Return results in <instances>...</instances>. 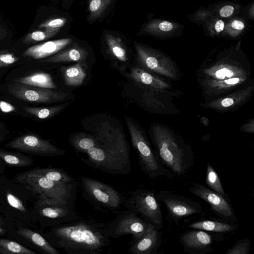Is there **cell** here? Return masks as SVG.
I'll return each mask as SVG.
<instances>
[{"label":"cell","instance_id":"cell-29","mask_svg":"<svg viewBox=\"0 0 254 254\" xmlns=\"http://www.w3.org/2000/svg\"><path fill=\"white\" fill-rule=\"evenodd\" d=\"M97 138L86 133H77L71 135L69 143L77 153L85 154L90 149L96 146Z\"/></svg>","mask_w":254,"mask_h":254},{"label":"cell","instance_id":"cell-1","mask_svg":"<svg viewBox=\"0 0 254 254\" xmlns=\"http://www.w3.org/2000/svg\"><path fill=\"white\" fill-rule=\"evenodd\" d=\"M53 246L68 254H100L110 245L107 224L94 219H77L53 227L48 234Z\"/></svg>","mask_w":254,"mask_h":254},{"label":"cell","instance_id":"cell-19","mask_svg":"<svg viewBox=\"0 0 254 254\" xmlns=\"http://www.w3.org/2000/svg\"><path fill=\"white\" fill-rule=\"evenodd\" d=\"M184 25L176 22L154 19L148 21L142 28V33L161 39H169L180 36Z\"/></svg>","mask_w":254,"mask_h":254},{"label":"cell","instance_id":"cell-31","mask_svg":"<svg viewBox=\"0 0 254 254\" xmlns=\"http://www.w3.org/2000/svg\"><path fill=\"white\" fill-rule=\"evenodd\" d=\"M69 105L68 102L45 107H25L24 110L29 114L40 119L52 117L63 111Z\"/></svg>","mask_w":254,"mask_h":254},{"label":"cell","instance_id":"cell-41","mask_svg":"<svg viewBox=\"0 0 254 254\" xmlns=\"http://www.w3.org/2000/svg\"><path fill=\"white\" fill-rule=\"evenodd\" d=\"M19 58L10 53L0 55V67L8 66L16 62Z\"/></svg>","mask_w":254,"mask_h":254},{"label":"cell","instance_id":"cell-44","mask_svg":"<svg viewBox=\"0 0 254 254\" xmlns=\"http://www.w3.org/2000/svg\"><path fill=\"white\" fill-rule=\"evenodd\" d=\"M0 110L4 113H11L16 110V108L10 103L1 100L0 101Z\"/></svg>","mask_w":254,"mask_h":254},{"label":"cell","instance_id":"cell-26","mask_svg":"<svg viewBox=\"0 0 254 254\" xmlns=\"http://www.w3.org/2000/svg\"><path fill=\"white\" fill-rule=\"evenodd\" d=\"M242 8L240 3L230 1L214 3L207 7L213 15L224 20L239 15Z\"/></svg>","mask_w":254,"mask_h":254},{"label":"cell","instance_id":"cell-27","mask_svg":"<svg viewBox=\"0 0 254 254\" xmlns=\"http://www.w3.org/2000/svg\"><path fill=\"white\" fill-rule=\"evenodd\" d=\"M248 19L239 15L226 20L221 37L235 39L244 34L248 28Z\"/></svg>","mask_w":254,"mask_h":254},{"label":"cell","instance_id":"cell-13","mask_svg":"<svg viewBox=\"0 0 254 254\" xmlns=\"http://www.w3.org/2000/svg\"><path fill=\"white\" fill-rule=\"evenodd\" d=\"M41 198L39 212L46 224L54 227L78 219L74 205L56 199Z\"/></svg>","mask_w":254,"mask_h":254},{"label":"cell","instance_id":"cell-14","mask_svg":"<svg viewBox=\"0 0 254 254\" xmlns=\"http://www.w3.org/2000/svg\"><path fill=\"white\" fill-rule=\"evenodd\" d=\"M189 191L208 203L211 210L221 219L232 223L237 221L232 206L226 197L196 183L192 184Z\"/></svg>","mask_w":254,"mask_h":254},{"label":"cell","instance_id":"cell-33","mask_svg":"<svg viewBox=\"0 0 254 254\" xmlns=\"http://www.w3.org/2000/svg\"><path fill=\"white\" fill-rule=\"evenodd\" d=\"M21 231V235L29 238L33 243L40 248V249L46 253L49 254H61L54 246L39 234L26 229H23Z\"/></svg>","mask_w":254,"mask_h":254},{"label":"cell","instance_id":"cell-8","mask_svg":"<svg viewBox=\"0 0 254 254\" xmlns=\"http://www.w3.org/2000/svg\"><path fill=\"white\" fill-rule=\"evenodd\" d=\"M26 183L39 193L41 198H50L74 205L77 183L56 182L44 177L29 174L25 178Z\"/></svg>","mask_w":254,"mask_h":254},{"label":"cell","instance_id":"cell-21","mask_svg":"<svg viewBox=\"0 0 254 254\" xmlns=\"http://www.w3.org/2000/svg\"><path fill=\"white\" fill-rule=\"evenodd\" d=\"M88 52L84 48L75 44L72 47L61 51L40 62L49 63H66L85 61L88 56Z\"/></svg>","mask_w":254,"mask_h":254},{"label":"cell","instance_id":"cell-30","mask_svg":"<svg viewBox=\"0 0 254 254\" xmlns=\"http://www.w3.org/2000/svg\"><path fill=\"white\" fill-rule=\"evenodd\" d=\"M30 174L44 177L56 182L72 183L75 179L67 172L59 168H42L31 172Z\"/></svg>","mask_w":254,"mask_h":254},{"label":"cell","instance_id":"cell-3","mask_svg":"<svg viewBox=\"0 0 254 254\" xmlns=\"http://www.w3.org/2000/svg\"><path fill=\"white\" fill-rule=\"evenodd\" d=\"M95 146L80 157L88 166L111 175H127L131 171L129 147L126 140L118 137H99Z\"/></svg>","mask_w":254,"mask_h":254},{"label":"cell","instance_id":"cell-10","mask_svg":"<svg viewBox=\"0 0 254 254\" xmlns=\"http://www.w3.org/2000/svg\"><path fill=\"white\" fill-rule=\"evenodd\" d=\"M8 91L19 99L38 103L63 102L73 98L70 93L62 90L35 87L14 82L8 85Z\"/></svg>","mask_w":254,"mask_h":254},{"label":"cell","instance_id":"cell-18","mask_svg":"<svg viewBox=\"0 0 254 254\" xmlns=\"http://www.w3.org/2000/svg\"><path fill=\"white\" fill-rule=\"evenodd\" d=\"M151 224L141 238L130 243L128 252L132 254H155L162 242V232Z\"/></svg>","mask_w":254,"mask_h":254},{"label":"cell","instance_id":"cell-12","mask_svg":"<svg viewBox=\"0 0 254 254\" xmlns=\"http://www.w3.org/2000/svg\"><path fill=\"white\" fill-rule=\"evenodd\" d=\"M134 47L137 60L143 67L169 78L177 76L173 63L163 53L139 43Z\"/></svg>","mask_w":254,"mask_h":254},{"label":"cell","instance_id":"cell-46","mask_svg":"<svg viewBox=\"0 0 254 254\" xmlns=\"http://www.w3.org/2000/svg\"><path fill=\"white\" fill-rule=\"evenodd\" d=\"M1 229L0 228V232L1 231Z\"/></svg>","mask_w":254,"mask_h":254},{"label":"cell","instance_id":"cell-34","mask_svg":"<svg viewBox=\"0 0 254 254\" xmlns=\"http://www.w3.org/2000/svg\"><path fill=\"white\" fill-rule=\"evenodd\" d=\"M205 182L212 190L226 197L224 190L218 174L210 163L208 162L206 168Z\"/></svg>","mask_w":254,"mask_h":254},{"label":"cell","instance_id":"cell-35","mask_svg":"<svg viewBox=\"0 0 254 254\" xmlns=\"http://www.w3.org/2000/svg\"><path fill=\"white\" fill-rule=\"evenodd\" d=\"M60 29H45L43 31H35L26 35L24 39V43H30L41 41L49 39L59 31Z\"/></svg>","mask_w":254,"mask_h":254},{"label":"cell","instance_id":"cell-16","mask_svg":"<svg viewBox=\"0 0 254 254\" xmlns=\"http://www.w3.org/2000/svg\"><path fill=\"white\" fill-rule=\"evenodd\" d=\"M195 229L186 231L180 237L184 251L190 254H202L213 251V238L205 231Z\"/></svg>","mask_w":254,"mask_h":254},{"label":"cell","instance_id":"cell-20","mask_svg":"<svg viewBox=\"0 0 254 254\" xmlns=\"http://www.w3.org/2000/svg\"><path fill=\"white\" fill-rule=\"evenodd\" d=\"M71 38H63L47 41L27 49L22 56L34 60L47 58L61 51L72 42Z\"/></svg>","mask_w":254,"mask_h":254},{"label":"cell","instance_id":"cell-39","mask_svg":"<svg viewBox=\"0 0 254 254\" xmlns=\"http://www.w3.org/2000/svg\"><path fill=\"white\" fill-rule=\"evenodd\" d=\"M66 22V19L63 17L53 18L45 21L39 25L40 28L60 29Z\"/></svg>","mask_w":254,"mask_h":254},{"label":"cell","instance_id":"cell-15","mask_svg":"<svg viewBox=\"0 0 254 254\" xmlns=\"http://www.w3.org/2000/svg\"><path fill=\"white\" fill-rule=\"evenodd\" d=\"M6 146L41 156H60L66 153L65 150L56 146L49 140L33 134H26L17 137Z\"/></svg>","mask_w":254,"mask_h":254},{"label":"cell","instance_id":"cell-9","mask_svg":"<svg viewBox=\"0 0 254 254\" xmlns=\"http://www.w3.org/2000/svg\"><path fill=\"white\" fill-rule=\"evenodd\" d=\"M151 224L133 211L127 209L107 224V232L110 238L114 239L131 235L130 243H132L144 235Z\"/></svg>","mask_w":254,"mask_h":254},{"label":"cell","instance_id":"cell-24","mask_svg":"<svg viewBox=\"0 0 254 254\" xmlns=\"http://www.w3.org/2000/svg\"><path fill=\"white\" fill-rule=\"evenodd\" d=\"M128 76L137 83L151 89H163L169 87L166 82L138 67L132 68Z\"/></svg>","mask_w":254,"mask_h":254},{"label":"cell","instance_id":"cell-38","mask_svg":"<svg viewBox=\"0 0 254 254\" xmlns=\"http://www.w3.org/2000/svg\"><path fill=\"white\" fill-rule=\"evenodd\" d=\"M251 241L249 238L239 240L226 252L227 254H249Z\"/></svg>","mask_w":254,"mask_h":254},{"label":"cell","instance_id":"cell-4","mask_svg":"<svg viewBox=\"0 0 254 254\" xmlns=\"http://www.w3.org/2000/svg\"><path fill=\"white\" fill-rule=\"evenodd\" d=\"M150 135L156 152L164 165L178 176L188 172L194 164L190 148L166 127L153 126Z\"/></svg>","mask_w":254,"mask_h":254},{"label":"cell","instance_id":"cell-40","mask_svg":"<svg viewBox=\"0 0 254 254\" xmlns=\"http://www.w3.org/2000/svg\"><path fill=\"white\" fill-rule=\"evenodd\" d=\"M0 157L3 159V160L7 164L14 165V166H21L24 165V163L21 161L20 158L17 156L5 153L0 150Z\"/></svg>","mask_w":254,"mask_h":254},{"label":"cell","instance_id":"cell-36","mask_svg":"<svg viewBox=\"0 0 254 254\" xmlns=\"http://www.w3.org/2000/svg\"><path fill=\"white\" fill-rule=\"evenodd\" d=\"M112 0H89L88 9L90 20L98 18L108 7Z\"/></svg>","mask_w":254,"mask_h":254},{"label":"cell","instance_id":"cell-2","mask_svg":"<svg viewBox=\"0 0 254 254\" xmlns=\"http://www.w3.org/2000/svg\"><path fill=\"white\" fill-rule=\"evenodd\" d=\"M240 50L231 47L216 57L215 62L203 68L201 85L206 92L220 95L235 89L249 78L250 71L238 58Z\"/></svg>","mask_w":254,"mask_h":254},{"label":"cell","instance_id":"cell-43","mask_svg":"<svg viewBox=\"0 0 254 254\" xmlns=\"http://www.w3.org/2000/svg\"><path fill=\"white\" fill-rule=\"evenodd\" d=\"M242 13V17L248 20H254V3L249 4L247 6L242 8L240 14Z\"/></svg>","mask_w":254,"mask_h":254},{"label":"cell","instance_id":"cell-11","mask_svg":"<svg viewBox=\"0 0 254 254\" xmlns=\"http://www.w3.org/2000/svg\"><path fill=\"white\" fill-rule=\"evenodd\" d=\"M155 197L158 201L164 204L169 217L176 223L185 217L202 212V207L199 203L172 191H160L155 194Z\"/></svg>","mask_w":254,"mask_h":254},{"label":"cell","instance_id":"cell-25","mask_svg":"<svg viewBox=\"0 0 254 254\" xmlns=\"http://www.w3.org/2000/svg\"><path fill=\"white\" fill-rule=\"evenodd\" d=\"M13 82L41 88L55 89L57 88V85L54 82L51 75L43 72H36L25 76L13 79Z\"/></svg>","mask_w":254,"mask_h":254},{"label":"cell","instance_id":"cell-37","mask_svg":"<svg viewBox=\"0 0 254 254\" xmlns=\"http://www.w3.org/2000/svg\"><path fill=\"white\" fill-rule=\"evenodd\" d=\"M0 247L4 250V253L18 254H32L35 252L30 251L16 242L0 240Z\"/></svg>","mask_w":254,"mask_h":254},{"label":"cell","instance_id":"cell-32","mask_svg":"<svg viewBox=\"0 0 254 254\" xmlns=\"http://www.w3.org/2000/svg\"><path fill=\"white\" fill-rule=\"evenodd\" d=\"M105 38L109 52L113 56L120 61L127 62V52L121 39L111 34H106Z\"/></svg>","mask_w":254,"mask_h":254},{"label":"cell","instance_id":"cell-6","mask_svg":"<svg viewBox=\"0 0 254 254\" xmlns=\"http://www.w3.org/2000/svg\"><path fill=\"white\" fill-rule=\"evenodd\" d=\"M80 180L84 198L97 208L114 211L124 205L125 198L113 187L85 176Z\"/></svg>","mask_w":254,"mask_h":254},{"label":"cell","instance_id":"cell-22","mask_svg":"<svg viewBox=\"0 0 254 254\" xmlns=\"http://www.w3.org/2000/svg\"><path fill=\"white\" fill-rule=\"evenodd\" d=\"M86 68L85 61L77 62L71 66L62 67L61 70L65 84L72 87L81 85L86 76Z\"/></svg>","mask_w":254,"mask_h":254},{"label":"cell","instance_id":"cell-28","mask_svg":"<svg viewBox=\"0 0 254 254\" xmlns=\"http://www.w3.org/2000/svg\"><path fill=\"white\" fill-rule=\"evenodd\" d=\"M188 227L205 231L230 233L235 231L237 228V225L219 221L203 220L193 222L190 224Z\"/></svg>","mask_w":254,"mask_h":254},{"label":"cell","instance_id":"cell-42","mask_svg":"<svg viewBox=\"0 0 254 254\" xmlns=\"http://www.w3.org/2000/svg\"><path fill=\"white\" fill-rule=\"evenodd\" d=\"M6 197L8 203L11 206L19 210L23 211L25 210L22 202L16 197L10 193H7L6 195Z\"/></svg>","mask_w":254,"mask_h":254},{"label":"cell","instance_id":"cell-23","mask_svg":"<svg viewBox=\"0 0 254 254\" xmlns=\"http://www.w3.org/2000/svg\"><path fill=\"white\" fill-rule=\"evenodd\" d=\"M253 88L249 87L245 89L237 91L230 94L224 98L215 100L209 104V108L217 110H224L239 105L250 97Z\"/></svg>","mask_w":254,"mask_h":254},{"label":"cell","instance_id":"cell-17","mask_svg":"<svg viewBox=\"0 0 254 254\" xmlns=\"http://www.w3.org/2000/svg\"><path fill=\"white\" fill-rule=\"evenodd\" d=\"M189 18L201 26L205 35L211 37L221 36L226 20L214 16L207 8H198Z\"/></svg>","mask_w":254,"mask_h":254},{"label":"cell","instance_id":"cell-5","mask_svg":"<svg viewBox=\"0 0 254 254\" xmlns=\"http://www.w3.org/2000/svg\"><path fill=\"white\" fill-rule=\"evenodd\" d=\"M125 120L132 145L137 152L139 164L144 173L151 179L172 178V173L153 150L140 127L129 117L126 116Z\"/></svg>","mask_w":254,"mask_h":254},{"label":"cell","instance_id":"cell-45","mask_svg":"<svg viewBox=\"0 0 254 254\" xmlns=\"http://www.w3.org/2000/svg\"><path fill=\"white\" fill-rule=\"evenodd\" d=\"M1 129V125L0 124V131Z\"/></svg>","mask_w":254,"mask_h":254},{"label":"cell","instance_id":"cell-7","mask_svg":"<svg viewBox=\"0 0 254 254\" xmlns=\"http://www.w3.org/2000/svg\"><path fill=\"white\" fill-rule=\"evenodd\" d=\"M124 205L158 228L162 227V214L153 190L138 189L132 191L125 198Z\"/></svg>","mask_w":254,"mask_h":254}]
</instances>
